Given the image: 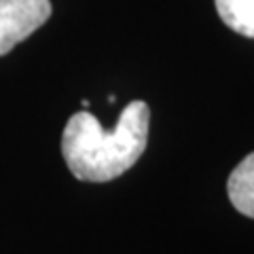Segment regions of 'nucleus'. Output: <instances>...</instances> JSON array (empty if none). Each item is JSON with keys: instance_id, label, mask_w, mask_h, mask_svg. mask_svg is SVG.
<instances>
[{"instance_id": "4", "label": "nucleus", "mask_w": 254, "mask_h": 254, "mask_svg": "<svg viewBox=\"0 0 254 254\" xmlns=\"http://www.w3.org/2000/svg\"><path fill=\"white\" fill-rule=\"evenodd\" d=\"M214 4L229 28L254 38V0H214Z\"/></svg>"}, {"instance_id": "3", "label": "nucleus", "mask_w": 254, "mask_h": 254, "mask_svg": "<svg viewBox=\"0 0 254 254\" xmlns=\"http://www.w3.org/2000/svg\"><path fill=\"white\" fill-rule=\"evenodd\" d=\"M227 195L237 212L254 218V153L231 172L227 180Z\"/></svg>"}, {"instance_id": "2", "label": "nucleus", "mask_w": 254, "mask_h": 254, "mask_svg": "<svg viewBox=\"0 0 254 254\" xmlns=\"http://www.w3.org/2000/svg\"><path fill=\"white\" fill-rule=\"evenodd\" d=\"M49 17V0H0V55L34 34Z\"/></svg>"}, {"instance_id": "1", "label": "nucleus", "mask_w": 254, "mask_h": 254, "mask_svg": "<svg viewBox=\"0 0 254 254\" xmlns=\"http://www.w3.org/2000/svg\"><path fill=\"white\" fill-rule=\"evenodd\" d=\"M150 110L142 100L129 102L115 129H104L91 113L68 119L62 136V155L72 176L85 182H108L125 174L148 144Z\"/></svg>"}]
</instances>
